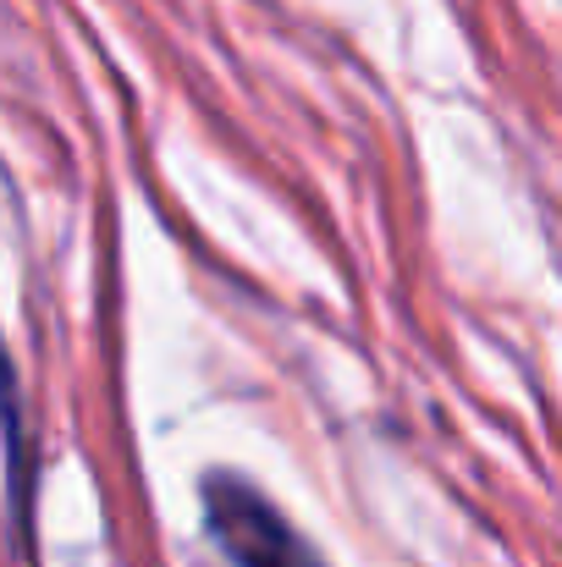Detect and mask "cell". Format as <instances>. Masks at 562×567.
Here are the masks:
<instances>
[{
	"label": "cell",
	"instance_id": "cell-2",
	"mask_svg": "<svg viewBox=\"0 0 562 567\" xmlns=\"http://www.w3.org/2000/svg\"><path fill=\"white\" fill-rule=\"evenodd\" d=\"M0 424H6V457H11V496H17V513L28 507V480H22V463H28V452H22V413H17V375L6 370V353H0Z\"/></svg>",
	"mask_w": 562,
	"mask_h": 567
},
{
	"label": "cell",
	"instance_id": "cell-1",
	"mask_svg": "<svg viewBox=\"0 0 562 567\" xmlns=\"http://www.w3.org/2000/svg\"><path fill=\"white\" fill-rule=\"evenodd\" d=\"M204 524L237 567H326L315 557V546L254 485H243L232 474L204 480Z\"/></svg>",
	"mask_w": 562,
	"mask_h": 567
}]
</instances>
